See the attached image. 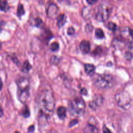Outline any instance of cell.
<instances>
[{"label":"cell","instance_id":"8fae6325","mask_svg":"<svg viewBox=\"0 0 133 133\" xmlns=\"http://www.w3.org/2000/svg\"><path fill=\"white\" fill-rule=\"evenodd\" d=\"M57 24L59 28L63 26L66 21V17L64 14L59 15L57 18Z\"/></svg>","mask_w":133,"mask_h":133},{"label":"cell","instance_id":"1f68e13d","mask_svg":"<svg viewBox=\"0 0 133 133\" xmlns=\"http://www.w3.org/2000/svg\"><path fill=\"white\" fill-rule=\"evenodd\" d=\"M129 51L131 52V53L132 54V57H133V45H131V46L130 47V49H129Z\"/></svg>","mask_w":133,"mask_h":133},{"label":"cell","instance_id":"3957f363","mask_svg":"<svg viewBox=\"0 0 133 133\" xmlns=\"http://www.w3.org/2000/svg\"><path fill=\"white\" fill-rule=\"evenodd\" d=\"M70 113L73 115H81L85 111L86 104L82 98L77 97L69 102L68 104Z\"/></svg>","mask_w":133,"mask_h":133},{"label":"cell","instance_id":"52a82bcc","mask_svg":"<svg viewBox=\"0 0 133 133\" xmlns=\"http://www.w3.org/2000/svg\"><path fill=\"white\" fill-rule=\"evenodd\" d=\"M58 12V7L54 3H50L48 5V8L46 10L47 16L51 18L54 19L56 17L57 13Z\"/></svg>","mask_w":133,"mask_h":133},{"label":"cell","instance_id":"e575fe53","mask_svg":"<svg viewBox=\"0 0 133 133\" xmlns=\"http://www.w3.org/2000/svg\"><path fill=\"white\" fill-rule=\"evenodd\" d=\"M1 48H2V43H1V42H0V51H1Z\"/></svg>","mask_w":133,"mask_h":133},{"label":"cell","instance_id":"5bb4252c","mask_svg":"<svg viewBox=\"0 0 133 133\" xmlns=\"http://www.w3.org/2000/svg\"><path fill=\"white\" fill-rule=\"evenodd\" d=\"M31 69V65L29 62V61H25L22 65L21 71L24 73H27Z\"/></svg>","mask_w":133,"mask_h":133},{"label":"cell","instance_id":"ac0fdd59","mask_svg":"<svg viewBox=\"0 0 133 133\" xmlns=\"http://www.w3.org/2000/svg\"><path fill=\"white\" fill-rule=\"evenodd\" d=\"M21 113L22 115L24 117H28L30 115L29 109L28 107L26 105L24 106L22 108Z\"/></svg>","mask_w":133,"mask_h":133},{"label":"cell","instance_id":"d6986e66","mask_svg":"<svg viewBox=\"0 0 133 133\" xmlns=\"http://www.w3.org/2000/svg\"><path fill=\"white\" fill-rule=\"evenodd\" d=\"M107 26L110 30L112 31H115L116 30V29H117V25H116V24L112 22H109L107 24Z\"/></svg>","mask_w":133,"mask_h":133},{"label":"cell","instance_id":"4dcf8cb0","mask_svg":"<svg viewBox=\"0 0 133 133\" xmlns=\"http://www.w3.org/2000/svg\"><path fill=\"white\" fill-rule=\"evenodd\" d=\"M4 115V111H3V108L0 107V117H2Z\"/></svg>","mask_w":133,"mask_h":133},{"label":"cell","instance_id":"e0dca14e","mask_svg":"<svg viewBox=\"0 0 133 133\" xmlns=\"http://www.w3.org/2000/svg\"><path fill=\"white\" fill-rule=\"evenodd\" d=\"M95 36L99 39H102L104 37L103 31L102 29L98 28L95 31Z\"/></svg>","mask_w":133,"mask_h":133},{"label":"cell","instance_id":"2e32d148","mask_svg":"<svg viewBox=\"0 0 133 133\" xmlns=\"http://www.w3.org/2000/svg\"><path fill=\"white\" fill-rule=\"evenodd\" d=\"M24 13L25 10L23 5L21 4H19L17 8V16L20 18L22 16H23L24 14Z\"/></svg>","mask_w":133,"mask_h":133},{"label":"cell","instance_id":"8992f818","mask_svg":"<svg viewBox=\"0 0 133 133\" xmlns=\"http://www.w3.org/2000/svg\"><path fill=\"white\" fill-rule=\"evenodd\" d=\"M18 96L21 98H26L30 95L29 93V82L25 77L19 78L17 82Z\"/></svg>","mask_w":133,"mask_h":133},{"label":"cell","instance_id":"484cf974","mask_svg":"<svg viewBox=\"0 0 133 133\" xmlns=\"http://www.w3.org/2000/svg\"><path fill=\"white\" fill-rule=\"evenodd\" d=\"M86 1L89 5H94L97 2V0H86Z\"/></svg>","mask_w":133,"mask_h":133},{"label":"cell","instance_id":"277c9868","mask_svg":"<svg viewBox=\"0 0 133 133\" xmlns=\"http://www.w3.org/2000/svg\"><path fill=\"white\" fill-rule=\"evenodd\" d=\"M112 6L108 2H102L99 5L98 11L96 15V19L99 22H104L107 21L111 13Z\"/></svg>","mask_w":133,"mask_h":133},{"label":"cell","instance_id":"4316f807","mask_svg":"<svg viewBox=\"0 0 133 133\" xmlns=\"http://www.w3.org/2000/svg\"><path fill=\"white\" fill-rule=\"evenodd\" d=\"M35 129V126L34 125H31L28 128V132H33Z\"/></svg>","mask_w":133,"mask_h":133},{"label":"cell","instance_id":"4fadbf2b","mask_svg":"<svg viewBox=\"0 0 133 133\" xmlns=\"http://www.w3.org/2000/svg\"><path fill=\"white\" fill-rule=\"evenodd\" d=\"M9 6L7 0H0V10L6 12L9 9Z\"/></svg>","mask_w":133,"mask_h":133},{"label":"cell","instance_id":"7402d4cb","mask_svg":"<svg viewBox=\"0 0 133 133\" xmlns=\"http://www.w3.org/2000/svg\"><path fill=\"white\" fill-rule=\"evenodd\" d=\"M43 23L42 20L40 18H36L35 20V26L38 27L39 26Z\"/></svg>","mask_w":133,"mask_h":133},{"label":"cell","instance_id":"cb8c5ba5","mask_svg":"<svg viewBox=\"0 0 133 133\" xmlns=\"http://www.w3.org/2000/svg\"><path fill=\"white\" fill-rule=\"evenodd\" d=\"M92 29H93V27H92V25L90 24H88L86 26V31L87 32H91V31H92Z\"/></svg>","mask_w":133,"mask_h":133},{"label":"cell","instance_id":"7c38bea8","mask_svg":"<svg viewBox=\"0 0 133 133\" xmlns=\"http://www.w3.org/2000/svg\"><path fill=\"white\" fill-rule=\"evenodd\" d=\"M57 115L59 117L62 119H64L66 116V109L65 107L63 106L59 107L57 109Z\"/></svg>","mask_w":133,"mask_h":133},{"label":"cell","instance_id":"ba28073f","mask_svg":"<svg viewBox=\"0 0 133 133\" xmlns=\"http://www.w3.org/2000/svg\"><path fill=\"white\" fill-rule=\"evenodd\" d=\"M103 103V98L100 96H96L93 100L89 102V105L93 109H97V107L100 106Z\"/></svg>","mask_w":133,"mask_h":133},{"label":"cell","instance_id":"d590c367","mask_svg":"<svg viewBox=\"0 0 133 133\" xmlns=\"http://www.w3.org/2000/svg\"><path fill=\"white\" fill-rule=\"evenodd\" d=\"M58 1V2H61L63 0H57Z\"/></svg>","mask_w":133,"mask_h":133},{"label":"cell","instance_id":"603a6c76","mask_svg":"<svg viewBox=\"0 0 133 133\" xmlns=\"http://www.w3.org/2000/svg\"><path fill=\"white\" fill-rule=\"evenodd\" d=\"M67 33L69 35H72L75 33V29L73 27L70 26L67 30Z\"/></svg>","mask_w":133,"mask_h":133},{"label":"cell","instance_id":"9c48e42d","mask_svg":"<svg viewBox=\"0 0 133 133\" xmlns=\"http://www.w3.org/2000/svg\"><path fill=\"white\" fill-rule=\"evenodd\" d=\"M79 48L83 53H88L90 50V44L89 42L86 40L82 41L79 44Z\"/></svg>","mask_w":133,"mask_h":133},{"label":"cell","instance_id":"9a60e30c","mask_svg":"<svg viewBox=\"0 0 133 133\" xmlns=\"http://www.w3.org/2000/svg\"><path fill=\"white\" fill-rule=\"evenodd\" d=\"M97 131L98 130L96 127L90 124H88L84 129V132H95Z\"/></svg>","mask_w":133,"mask_h":133},{"label":"cell","instance_id":"44dd1931","mask_svg":"<svg viewBox=\"0 0 133 133\" xmlns=\"http://www.w3.org/2000/svg\"><path fill=\"white\" fill-rule=\"evenodd\" d=\"M50 48L52 51H57L59 49V45L57 42H54L51 44Z\"/></svg>","mask_w":133,"mask_h":133},{"label":"cell","instance_id":"83f0119b","mask_svg":"<svg viewBox=\"0 0 133 133\" xmlns=\"http://www.w3.org/2000/svg\"><path fill=\"white\" fill-rule=\"evenodd\" d=\"M81 92L82 95H86L87 94V91L85 88H82L81 90Z\"/></svg>","mask_w":133,"mask_h":133},{"label":"cell","instance_id":"7a4b0ae2","mask_svg":"<svg viewBox=\"0 0 133 133\" xmlns=\"http://www.w3.org/2000/svg\"><path fill=\"white\" fill-rule=\"evenodd\" d=\"M112 76L109 74H94L92 75L94 84L101 89L110 88L112 85Z\"/></svg>","mask_w":133,"mask_h":133},{"label":"cell","instance_id":"6da1fadb","mask_svg":"<svg viewBox=\"0 0 133 133\" xmlns=\"http://www.w3.org/2000/svg\"><path fill=\"white\" fill-rule=\"evenodd\" d=\"M36 102L39 108V112L49 116L53 112L55 100L51 91L44 89L40 91L37 95Z\"/></svg>","mask_w":133,"mask_h":133},{"label":"cell","instance_id":"5b68a950","mask_svg":"<svg viewBox=\"0 0 133 133\" xmlns=\"http://www.w3.org/2000/svg\"><path fill=\"white\" fill-rule=\"evenodd\" d=\"M115 100L117 105L124 110H128L131 105V98L129 94L125 91H121L115 95Z\"/></svg>","mask_w":133,"mask_h":133},{"label":"cell","instance_id":"30bf717a","mask_svg":"<svg viewBox=\"0 0 133 133\" xmlns=\"http://www.w3.org/2000/svg\"><path fill=\"white\" fill-rule=\"evenodd\" d=\"M84 69L85 72L87 74L92 75L95 73L96 68L95 66L92 64L86 63L84 65Z\"/></svg>","mask_w":133,"mask_h":133},{"label":"cell","instance_id":"836d02e7","mask_svg":"<svg viewBox=\"0 0 133 133\" xmlns=\"http://www.w3.org/2000/svg\"><path fill=\"white\" fill-rule=\"evenodd\" d=\"M2 87H3V82H2V80L0 78V90L2 89Z\"/></svg>","mask_w":133,"mask_h":133},{"label":"cell","instance_id":"f546056e","mask_svg":"<svg viewBox=\"0 0 133 133\" xmlns=\"http://www.w3.org/2000/svg\"><path fill=\"white\" fill-rule=\"evenodd\" d=\"M128 31H129V34L130 36L133 38V30H132L131 29H129Z\"/></svg>","mask_w":133,"mask_h":133},{"label":"cell","instance_id":"ffe728a7","mask_svg":"<svg viewBox=\"0 0 133 133\" xmlns=\"http://www.w3.org/2000/svg\"><path fill=\"white\" fill-rule=\"evenodd\" d=\"M60 61V58L58 56H52L50 59V63L55 65L59 63Z\"/></svg>","mask_w":133,"mask_h":133},{"label":"cell","instance_id":"f1b7e54d","mask_svg":"<svg viewBox=\"0 0 133 133\" xmlns=\"http://www.w3.org/2000/svg\"><path fill=\"white\" fill-rule=\"evenodd\" d=\"M103 132H111V131L108 128H107V127L104 125L103 126Z\"/></svg>","mask_w":133,"mask_h":133},{"label":"cell","instance_id":"d4e9b609","mask_svg":"<svg viewBox=\"0 0 133 133\" xmlns=\"http://www.w3.org/2000/svg\"><path fill=\"white\" fill-rule=\"evenodd\" d=\"M77 123H78L77 119H73V120H72V121L70 122L69 126V127H72V126L75 125V124H76Z\"/></svg>","mask_w":133,"mask_h":133},{"label":"cell","instance_id":"d6a6232c","mask_svg":"<svg viewBox=\"0 0 133 133\" xmlns=\"http://www.w3.org/2000/svg\"><path fill=\"white\" fill-rule=\"evenodd\" d=\"M2 26H3V22L1 21L0 22V33L2 31Z\"/></svg>","mask_w":133,"mask_h":133}]
</instances>
